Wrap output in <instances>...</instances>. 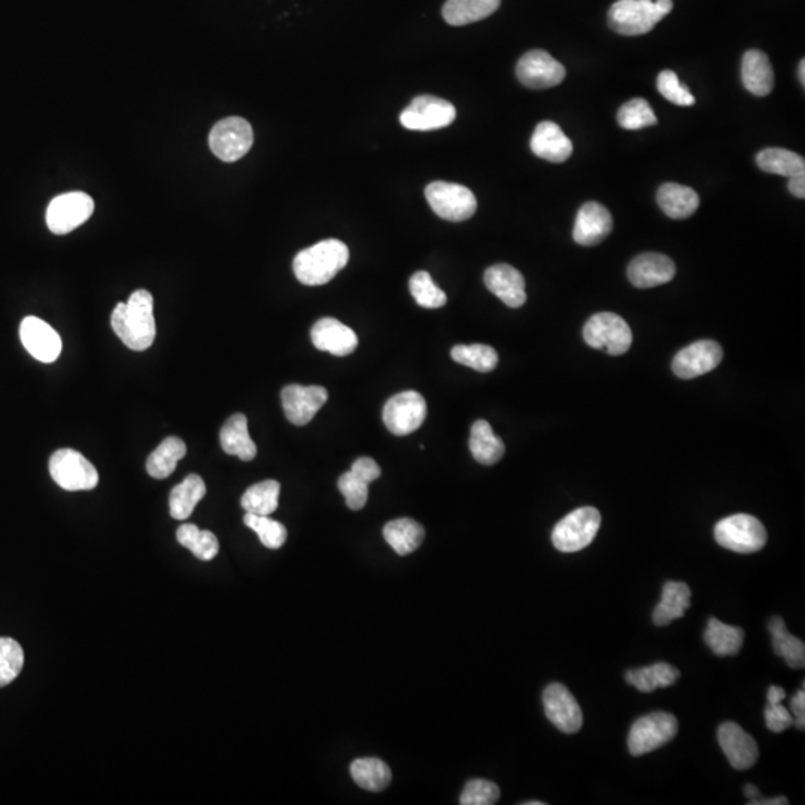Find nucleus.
<instances>
[{"label":"nucleus","mask_w":805,"mask_h":805,"mask_svg":"<svg viewBox=\"0 0 805 805\" xmlns=\"http://www.w3.org/2000/svg\"><path fill=\"white\" fill-rule=\"evenodd\" d=\"M111 325L121 342L133 351L151 348L156 339L154 300L147 290H138L129 302L118 303L112 312Z\"/></svg>","instance_id":"f257e3e1"},{"label":"nucleus","mask_w":805,"mask_h":805,"mask_svg":"<svg viewBox=\"0 0 805 805\" xmlns=\"http://www.w3.org/2000/svg\"><path fill=\"white\" fill-rule=\"evenodd\" d=\"M348 261V246L337 239H327L296 255L293 263L294 275L303 285L318 287L330 282Z\"/></svg>","instance_id":"f03ea898"},{"label":"nucleus","mask_w":805,"mask_h":805,"mask_svg":"<svg viewBox=\"0 0 805 805\" xmlns=\"http://www.w3.org/2000/svg\"><path fill=\"white\" fill-rule=\"evenodd\" d=\"M671 11L673 0H618L610 8L609 24L619 35H646Z\"/></svg>","instance_id":"7ed1b4c3"},{"label":"nucleus","mask_w":805,"mask_h":805,"mask_svg":"<svg viewBox=\"0 0 805 805\" xmlns=\"http://www.w3.org/2000/svg\"><path fill=\"white\" fill-rule=\"evenodd\" d=\"M715 539L729 551L753 554L761 551L767 543V530L755 516L738 513L716 524Z\"/></svg>","instance_id":"20e7f679"},{"label":"nucleus","mask_w":805,"mask_h":805,"mask_svg":"<svg viewBox=\"0 0 805 805\" xmlns=\"http://www.w3.org/2000/svg\"><path fill=\"white\" fill-rule=\"evenodd\" d=\"M600 525L601 515L595 507H580L555 525L552 543L565 554L582 551L594 542Z\"/></svg>","instance_id":"39448f33"},{"label":"nucleus","mask_w":805,"mask_h":805,"mask_svg":"<svg viewBox=\"0 0 805 805\" xmlns=\"http://www.w3.org/2000/svg\"><path fill=\"white\" fill-rule=\"evenodd\" d=\"M425 197L434 214L452 223L469 220L478 209V200L473 191L452 182H431L425 188Z\"/></svg>","instance_id":"423d86ee"},{"label":"nucleus","mask_w":805,"mask_h":805,"mask_svg":"<svg viewBox=\"0 0 805 805\" xmlns=\"http://www.w3.org/2000/svg\"><path fill=\"white\" fill-rule=\"evenodd\" d=\"M583 339L591 348L609 355H624L633 345V331L624 318L612 312L592 315L583 328Z\"/></svg>","instance_id":"0eeeda50"},{"label":"nucleus","mask_w":805,"mask_h":805,"mask_svg":"<svg viewBox=\"0 0 805 805\" xmlns=\"http://www.w3.org/2000/svg\"><path fill=\"white\" fill-rule=\"evenodd\" d=\"M50 475L66 491H90L99 483L96 467L74 449H59L51 455Z\"/></svg>","instance_id":"6e6552de"},{"label":"nucleus","mask_w":805,"mask_h":805,"mask_svg":"<svg viewBox=\"0 0 805 805\" xmlns=\"http://www.w3.org/2000/svg\"><path fill=\"white\" fill-rule=\"evenodd\" d=\"M677 719L671 713L656 712L637 719L628 735V749L633 756H642L665 746L676 737Z\"/></svg>","instance_id":"1a4fd4ad"},{"label":"nucleus","mask_w":805,"mask_h":805,"mask_svg":"<svg viewBox=\"0 0 805 805\" xmlns=\"http://www.w3.org/2000/svg\"><path fill=\"white\" fill-rule=\"evenodd\" d=\"M254 144L251 124L241 117L218 121L209 135V147L218 159L233 163L248 154Z\"/></svg>","instance_id":"9d476101"},{"label":"nucleus","mask_w":805,"mask_h":805,"mask_svg":"<svg viewBox=\"0 0 805 805\" xmlns=\"http://www.w3.org/2000/svg\"><path fill=\"white\" fill-rule=\"evenodd\" d=\"M457 109L448 100L436 96H418L400 115L403 127L416 132H431L451 126Z\"/></svg>","instance_id":"9b49d317"},{"label":"nucleus","mask_w":805,"mask_h":805,"mask_svg":"<svg viewBox=\"0 0 805 805\" xmlns=\"http://www.w3.org/2000/svg\"><path fill=\"white\" fill-rule=\"evenodd\" d=\"M94 202L81 191L60 194L47 209V226L54 235H68L93 215Z\"/></svg>","instance_id":"f8f14e48"},{"label":"nucleus","mask_w":805,"mask_h":805,"mask_svg":"<svg viewBox=\"0 0 805 805\" xmlns=\"http://www.w3.org/2000/svg\"><path fill=\"white\" fill-rule=\"evenodd\" d=\"M427 402L416 391H403L391 397L384 407V424L394 436H409L427 418Z\"/></svg>","instance_id":"ddd939ff"},{"label":"nucleus","mask_w":805,"mask_h":805,"mask_svg":"<svg viewBox=\"0 0 805 805\" xmlns=\"http://www.w3.org/2000/svg\"><path fill=\"white\" fill-rule=\"evenodd\" d=\"M518 80L533 90L557 87L565 78V69L558 60L543 50L528 51L516 65Z\"/></svg>","instance_id":"4468645a"},{"label":"nucleus","mask_w":805,"mask_h":805,"mask_svg":"<svg viewBox=\"0 0 805 805\" xmlns=\"http://www.w3.org/2000/svg\"><path fill=\"white\" fill-rule=\"evenodd\" d=\"M724 349L715 340H698L679 352L673 360V372L680 379H695L712 372L721 364Z\"/></svg>","instance_id":"2eb2a0df"},{"label":"nucleus","mask_w":805,"mask_h":805,"mask_svg":"<svg viewBox=\"0 0 805 805\" xmlns=\"http://www.w3.org/2000/svg\"><path fill=\"white\" fill-rule=\"evenodd\" d=\"M546 718L564 734H576L583 724L582 710L570 691L561 683H552L543 692Z\"/></svg>","instance_id":"dca6fc26"},{"label":"nucleus","mask_w":805,"mask_h":805,"mask_svg":"<svg viewBox=\"0 0 805 805\" xmlns=\"http://www.w3.org/2000/svg\"><path fill=\"white\" fill-rule=\"evenodd\" d=\"M281 399L288 421L303 427V425L309 424L320 412L321 407L327 403L328 393L324 387H318V385H311V387L288 385L282 390Z\"/></svg>","instance_id":"f3484780"},{"label":"nucleus","mask_w":805,"mask_h":805,"mask_svg":"<svg viewBox=\"0 0 805 805\" xmlns=\"http://www.w3.org/2000/svg\"><path fill=\"white\" fill-rule=\"evenodd\" d=\"M20 339L26 351L42 363H54L62 354V337L39 318H24L20 325Z\"/></svg>","instance_id":"a211bd4d"},{"label":"nucleus","mask_w":805,"mask_h":805,"mask_svg":"<svg viewBox=\"0 0 805 805\" xmlns=\"http://www.w3.org/2000/svg\"><path fill=\"white\" fill-rule=\"evenodd\" d=\"M718 741L729 764L735 770H750L758 761V744H756L755 738L747 734L740 725L725 722L719 726Z\"/></svg>","instance_id":"6ab92c4d"},{"label":"nucleus","mask_w":805,"mask_h":805,"mask_svg":"<svg viewBox=\"0 0 805 805\" xmlns=\"http://www.w3.org/2000/svg\"><path fill=\"white\" fill-rule=\"evenodd\" d=\"M486 288L509 308H521L527 302L525 279L519 270L509 264H495L483 276Z\"/></svg>","instance_id":"aec40b11"},{"label":"nucleus","mask_w":805,"mask_h":805,"mask_svg":"<svg viewBox=\"0 0 805 805\" xmlns=\"http://www.w3.org/2000/svg\"><path fill=\"white\" fill-rule=\"evenodd\" d=\"M676 275V264L667 255L646 252L631 261L628 279L637 288H653L668 284Z\"/></svg>","instance_id":"412c9836"},{"label":"nucleus","mask_w":805,"mask_h":805,"mask_svg":"<svg viewBox=\"0 0 805 805\" xmlns=\"http://www.w3.org/2000/svg\"><path fill=\"white\" fill-rule=\"evenodd\" d=\"M311 339L315 348L330 352L336 357L351 355L358 346L355 331L336 318H322L315 322L311 330Z\"/></svg>","instance_id":"4be33fe9"},{"label":"nucleus","mask_w":805,"mask_h":805,"mask_svg":"<svg viewBox=\"0 0 805 805\" xmlns=\"http://www.w3.org/2000/svg\"><path fill=\"white\" fill-rule=\"evenodd\" d=\"M613 220L609 209L597 202H588L579 209L574 224V242L582 246L598 245L612 233Z\"/></svg>","instance_id":"5701e85b"},{"label":"nucleus","mask_w":805,"mask_h":805,"mask_svg":"<svg viewBox=\"0 0 805 805\" xmlns=\"http://www.w3.org/2000/svg\"><path fill=\"white\" fill-rule=\"evenodd\" d=\"M531 151L539 159L551 161V163H564L573 154V144L558 124L543 121L534 130L533 138H531Z\"/></svg>","instance_id":"b1692460"},{"label":"nucleus","mask_w":805,"mask_h":805,"mask_svg":"<svg viewBox=\"0 0 805 805\" xmlns=\"http://www.w3.org/2000/svg\"><path fill=\"white\" fill-rule=\"evenodd\" d=\"M741 80L749 93L765 97L773 91L774 71L767 54L749 50L741 63Z\"/></svg>","instance_id":"393cba45"},{"label":"nucleus","mask_w":805,"mask_h":805,"mask_svg":"<svg viewBox=\"0 0 805 805\" xmlns=\"http://www.w3.org/2000/svg\"><path fill=\"white\" fill-rule=\"evenodd\" d=\"M659 208L662 209L667 217L673 220H685L692 217L700 206V197L697 191L685 185L667 182L661 185L656 194Z\"/></svg>","instance_id":"a878e982"},{"label":"nucleus","mask_w":805,"mask_h":805,"mask_svg":"<svg viewBox=\"0 0 805 805\" xmlns=\"http://www.w3.org/2000/svg\"><path fill=\"white\" fill-rule=\"evenodd\" d=\"M221 448L226 454L235 455L242 461H252L257 457V445L252 442L248 431V419L242 413H235L221 428Z\"/></svg>","instance_id":"bb28decb"},{"label":"nucleus","mask_w":805,"mask_h":805,"mask_svg":"<svg viewBox=\"0 0 805 805\" xmlns=\"http://www.w3.org/2000/svg\"><path fill=\"white\" fill-rule=\"evenodd\" d=\"M691 606V589L683 582H667L662 589L661 601L653 610V624L665 627L674 619L683 618Z\"/></svg>","instance_id":"cd10ccee"},{"label":"nucleus","mask_w":805,"mask_h":805,"mask_svg":"<svg viewBox=\"0 0 805 805\" xmlns=\"http://www.w3.org/2000/svg\"><path fill=\"white\" fill-rule=\"evenodd\" d=\"M470 452L482 466H494L504 457L506 446L500 437L495 436L489 422L479 419L470 431Z\"/></svg>","instance_id":"c85d7f7f"},{"label":"nucleus","mask_w":805,"mask_h":805,"mask_svg":"<svg viewBox=\"0 0 805 805\" xmlns=\"http://www.w3.org/2000/svg\"><path fill=\"white\" fill-rule=\"evenodd\" d=\"M501 0H446L443 18L451 26H466L485 20L500 8Z\"/></svg>","instance_id":"c756f323"},{"label":"nucleus","mask_w":805,"mask_h":805,"mask_svg":"<svg viewBox=\"0 0 805 805\" xmlns=\"http://www.w3.org/2000/svg\"><path fill=\"white\" fill-rule=\"evenodd\" d=\"M206 494L205 481L199 475H190L170 492V516L178 521L190 518Z\"/></svg>","instance_id":"7c9ffc66"},{"label":"nucleus","mask_w":805,"mask_h":805,"mask_svg":"<svg viewBox=\"0 0 805 805\" xmlns=\"http://www.w3.org/2000/svg\"><path fill=\"white\" fill-rule=\"evenodd\" d=\"M680 671L667 662H656L650 667L634 668L625 673L628 685L634 686L644 694L656 691L659 688H668L679 680Z\"/></svg>","instance_id":"2f4dec72"},{"label":"nucleus","mask_w":805,"mask_h":805,"mask_svg":"<svg viewBox=\"0 0 805 805\" xmlns=\"http://www.w3.org/2000/svg\"><path fill=\"white\" fill-rule=\"evenodd\" d=\"M384 537L397 554L409 555L424 542L425 530L419 522L402 518L388 522L384 527Z\"/></svg>","instance_id":"473e14b6"},{"label":"nucleus","mask_w":805,"mask_h":805,"mask_svg":"<svg viewBox=\"0 0 805 805\" xmlns=\"http://www.w3.org/2000/svg\"><path fill=\"white\" fill-rule=\"evenodd\" d=\"M185 455H187V445L179 437H167L148 457V475L154 479L169 478Z\"/></svg>","instance_id":"72a5a7b5"},{"label":"nucleus","mask_w":805,"mask_h":805,"mask_svg":"<svg viewBox=\"0 0 805 805\" xmlns=\"http://www.w3.org/2000/svg\"><path fill=\"white\" fill-rule=\"evenodd\" d=\"M768 631L773 639V649L776 655L785 659L786 664L791 668H804L805 644L803 640L797 639L789 633L783 619L779 616L771 619Z\"/></svg>","instance_id":"f704fd0d"},{"label":"nucleus","mask_w":805,"mask_h":805,"mask_svg":"<svg viewBox=\"0 0 805 805\" xmlns=\"http://www.w3.org/2000/svg\"><path fill=\"white\" fill-rule=\"evenodd\" d=\"M352 780L364 791L381 792L391 783V770L378 758L355 759L351 764Z\"/></svg>","instance_id":"c9c22d12"},{"label":"nucleus","mask_w":805,"mask_h":805,"mask_svg":"<svg viewBox=\"0 0 805 805\" xmlns=\"http://www.w3.org/2000/svg\"><path fill=\"white\" fill-rule=\"evenodd\" d=\"M759 169L771 175L792 176L804 175L805 161L800 154L792 153L783 148H767L756 156Z\"/></svg>","instance_id":"e433bc0d"},{"label":"nucleus","mask_w":805,"mask_h":805,"mask_svg":"<svg viewBox=\"0 0 805 805\" xmlns=\"http://www.w3.org/2000/svg\"><path fill=\"white\" fill-rule=\"evenodd\" d=\"M704 642L715 655L734 656L740 652L744 643V631L731 627L718 619L712 618L704 633Z\"/></svg>","instance_id":"4c0bfd02"},{"label":"nucleus","mask_w":805,"mask_h":805,"mask_svg":"<svg viewBox=\"0 0 805 805\" xmlns=\"http://www.w3.org/2000/svg\"><path fill=\"white\" fill-rule=\"evenodd\" d=\"M179 545L187 548L194 557L202 561L214 560L220 551V543L211 531L200 530L197 525L184 524L176 531Z\"/></svg>","instance_id":"58836bf2"},{"label":"nucleus","mask_w":805,"mask_h":805,"mask_svg":"<svg viewBox=\"0 0 805 805\" xmlns=\"http://www.w3.org/2000/svg\"><path fill=\"white\" fill-rule=\"evenodd\" d=\"M281 485L276 481L255 483L243 494L241 504L246 513L270 516L279 504Z\"/></svg>","instance_id":"ea45409f"},{"label":"nucleus","mask_w":805,"mask_h":805,"mask_svg":"<svg viewBox=\"0 0 805 805\" xmlns=\"http://www.w3.org/2000/svg\"><path fill=\"white\" fill-rule=\"evenodd\" d=\"M452 360L478 372L488 373L497 367L498 354L488 345H457L451 351Z\"/></svg>","instance_id":"a19ab883"},{"label":"nucleus","mask_w":805,"mask_h":805,"mask_svg":"<svg viewBox=\"0 0 805 805\" xmlns=\"http://www.w3.org/2000/svg\"><path fill=\"white\" fill-rule=\"evenodd\" d=\"M243 522L246 527L257 533L258 539L267 549L282 548L287 542V528L270 516L246 513Z\"/></svg>","instance_id":"79ce46f5"},{"label":"nucleus","mask_w":805,"mask_h":805,"mask_svg":"<svg viewBox=\"0 0 805 805\" xmlns=\"http://www.w3.org/2000/svg\"><path fill=\"white\" fill-rule=\"evenodd\" d=\"M410 293L421 308L439 309L446 305L448 297L440 290L428 272H416L409 281Z\"/></svg>","instance_id":"37998d69"},{"label":"nucleus","mask_w":805,"mask_h":805,"mask_svg":"<svg viewBox=\"0 0 805 805\" xmlns=\"http://www.w3.org/2000/svg\"><path fill=\"white\" fill-rule=\"evenodd\" d=\"M618 123L625 130H640L655 126L658 118L646 99H633L619 109Z\"/></svg>","instance_id":"c03bdc74"},{"label":"nucleus","mask_w":805,"mask_h":805,"mask_svg":"<svg viewBox=\"0 0 805 805\" xmlns=\"http://www.w3.org/2000/svg\"><path fill=\"white\" fill-rule=\"evenodd\" d=\"M24 652L20 643L0 637V688L17 679L23 670Z\"/></svg>","instance_id":"a18cd8bd"},{"label":"nucleus","mask_w":805,"mask_h":805,"mask_svg":"<svg viewBox=\"0 0 805 805\" xmlns=\"http://www.w3.org/2000/svg\"><path fill=\"white\" fill-rule=\"evenodd\" d=\"M339 491L346 500V506L351 510H361L366 506L369 498V483L355 475L354 472L343 473L337 482Z\"/></svg>","instance_id":"49530a36"},{"label":"nucleus","mask_w":805,"mask_h":805,"mask_svg":"<svg viewBox=\"0 0 805 805\" xmlns=\"http://www.w3.org/2000/svg\"><path fill=\"white\" fill-rule=\"evenodd\" d=\"M656 84H658L659 93H661L668 102L679 106L694 105L695 97L692 96L689 88L680 82L676 72L662 71L661 74H659Z\"/></svg>","instance_id":"de8ad7c7"},{"label":"nucleus","mask_w":805,"mask_h":805,"mask_svg":"<svg viewBox=\"0 0 805 805\" xmlns=\"http://www.w3.org/2000/svg\"><path fill=\"white\" fill-rule=\"evenodd\" d=\"M500 800V788L489 780H470L461 794L460 804L492 805Z\"/></svg>","instance_id":"09e8293b"},{"label":"nucleus","mask_w":805,"mask_h":805,"mask_svg":"<svg viewBox=\"0 0 805 805\" xmlns=\"http://www.w3.org/2000/svg\"><path fill=\"white\" fill-rule=\"evenodd\" d=\"M765 724L771 732L779 734L794 725V718H792V713L782 706V703H767Z\"/></svg>","instance_id":"8fccbe9b"},{"label":"nucleus","mask_w":805,"mask_h":805,"mask_svg":"<svg viewBox=\"0 0 805 805\" xmlns=\"http://www.w3.org/2000/svg\"><path fill=\"white\" fill-rule=\"evenodd\" d=\"M351 472L370 483L381 476V467L378 466V463L373 458L361 457L352 464Z\"/></svg>","instance_id":"3c124183"},{"label":"nucleus","mask_w":805,"mask_h":805,"mask_svg":"<svg viewBox=\"0 0 805 805\" xmlns=\"http://www.w3.org/2000/svg\"><path fill=\"white\" fill-rule=\"evenodd\" d=\"M791 713L792 718H794V725L797 726L798 729L803 731L805 726V692L804 686L801 691H798L797 694L792 697L791 700Z\"/></svg>","instance_id":"603ef678"},{"label":"nucleus","mask_w":805,"mask_h":805,"mask_svg":"<svg viewBox=\"0 0 805 805\" xmlns=\"http://www.w3.org/2000/svg\"><path fill=\"white\" fill-rule=\"evenodd\" d=\"M789 191L798 199L805 197V173L804 175L792 176L789 178Z\"/></svg>","instance_id":"864d4df0"},{"label":"nucleus","mask_w":805,"mask_h":805,"mask_svg":"<svg viewBox=\"0 0 805 805\" xmlns=\"http://www.w3.org/2000/svg\"><path fill=\"white\" fill-rule=\"evenodd\" d=\"M786 698L785 689L780 688V686H770L767 692V703H782L783 700Z\"/></svg>","instance_id":"5fc2aeb1"},{"label":"nucleus","mask_w":805,"mask_h":805,"mask_svg":"<svg viewBox=\"0 0 805 805\" xmlns=\"http://www.w3.org/2000/svg\"><path fill=\"white\" fill-rule=\"evenodd\" d=\"M750 805H786L789 804L788 798L780 797V798H770V800H764V798L759 797L758 800L750 801L747 803Z\"/></svg>","instance_id":"6e6d98bb"},{"label":"nucleus","mask_w":805,"mask_h":805,"mask_svg":"<svg viewBox=\"0 0 805 805\" xmlns=\"http://www.w3.org/2000/svg\"><path fill=\"white\" fill-rule=\"evenodd\" d=\"M744 795H746V798L747 800H749V803L750 801L758 800V798L761 797L758 788H756V786L753 785H746V788H744Z\"/></svg>","instance_id":"4d7b16f0"},{"label":"nucleus","mask_w":805,"mask_h":805,"mask_svg":"<svg viewBox=\"0 0 805 805\" xmlns=\"http://www.w3.org/2000/svg\"><path fill=\"white\" fill-rule=\"evenodd\" d=\"M798 75H800L801 84L805 85V60H801L800 69H798Z\"/></svg>","instance_id":"13d9d810"},{"label":"nucleus","mask_w":805,"mask_h":805,"mask_svg":"<svg viewBox=\"0 0 805 805\" xmlns=\"http://www.w3.org/2000/svg\"><path fill=\"white\" fill-rule=\"evenodd\" d=\"M524 805H545V803H540V801H530V803H524Z\"/></svg>","instance_id":"bf43d9fd"}]
</instances>
